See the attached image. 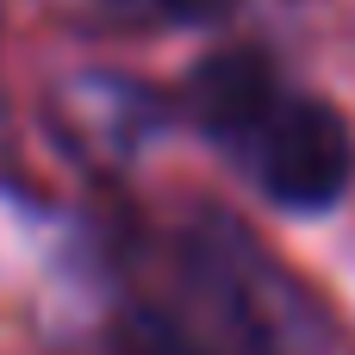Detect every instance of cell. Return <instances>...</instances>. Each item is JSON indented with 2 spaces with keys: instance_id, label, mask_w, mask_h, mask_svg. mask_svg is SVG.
Returning a JSON list of instances; mask_svg holds the SVG:
<instances>
[{
  "instance_id": "6da1fadb",
  "label": "cell",
  "mask_w": 355,
  "mask_h": 355,
  "mask_svg": "<svg viewBox=\"0 0 355 355\" xmlns=\"http://www.w3.org/2000/svg\"><path fill=\"white\" fill-rule=\"evenodd\" d=\"M187 312H168L200 355H324L331 318L318 300L218 206H200L175 237Z\"/></svg>"
},
{
  "instance_id": "7a4b0ae2",
  "label": "cell",
  "mask_w": 355,
  "mask_h": 355,
  "mask_svg": "<svg viewBox=\"0 0 355 355\" xmlns=\"http://www.w3.org/2000/svg\"><path fill=\"white\" fill-rule=\"evenodd\" d=\"M225 156L237 162V175L281 212H331L343 206L355 187V131L343 112H331L312 94L281 87L231 144Z\"/></svg>"
},
{
  "instance_id": "3957f363",
  "label": "cell",
  "mask_w": 355,
  "mask_h": 355,
  "mask_svg": "<svg viewBox=\"0 0 355 355\" xmlns=\"http://www.w3.org/2000/svg\"><path fill=\"white\" fill-rule=\"evenodd\" d=\"M162 119H168L162 100L144 81L112 75V69H81V75H69L50 94V131H56V144L69 156H81L87 168H106V175L131 168L150 150V137L162 131Z\"/></svg>"
},
{
  "instance_id": "277c9868",
  "label": "cell",
  "mask_w": 355,
  "mask_h": 355,
  "mask_svg": "<svg viewBox=\"0 0 355 355\" xmlns=\"http://www.w3.org/2000/svg\"><path fill=\"white\" fill-rule=\"evenodd\" d=\"M287 81L275 75V62L262 56V50H218V56H206L193 75H187V119L225 150L275 94H281Z\"/></svg>"
},
{
  "instance_id": "5b68a950",
  "label": "cell",
  "mask_w": 355,
  "mask_h": 355,
  "mask_svg": "<svg viewBox=\"0 0 355 355\" xmlns=\"http://www.w3.org/2000/svg\"><path fill=\"white\" fill-rule=\"evenodd\" d=\"M237 12V0H81V25L106 31V37H131V31H200V25H225Z\"/></svg>"
}]
</instances>
